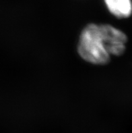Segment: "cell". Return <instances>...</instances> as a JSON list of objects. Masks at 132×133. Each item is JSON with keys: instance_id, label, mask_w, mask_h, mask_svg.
<instances>
[{"instance_id": "cell-2", "label": "cell", "mask_w": 132, "mask_h": 133, "mask_svg": "<svg viewBox=\"0 0 132 133\" xmlns=\"http://www.w3.org/2000/svg\"><path fill=\"white\" fill-rule=\"evenodd\" d=\"M105 48L110 56H121L126 49L127 37L119 29L110 24H99Z\"/></svg>"}, {"instance_id": "cell-3", "label": "cell", "mask_w": 132, "mask_h": 133, "mask_svg": "<svg viewBox=\"0 0 132 133\" xmlns=\"http://www.w3.org/2000/svg\"><path fill=\"white\" fill-rule=\"evenodd\" d=\"M109 12L119 18H127L132 14V0H104Z\"/></svg>"}, {"instance_id": "cell-1", "label": "cell", "mask_w": 132, "mask_h": 133, "mask_svg": "<svg viewBox=\"0 0 132 133\" xmlns=\"http://www.w3.org/2000/svg\"><path fill=\"white\" fill-rule=\"evenodd\" d=\"M78 54L82 59L96 65H106L110 62L99 24H90L82 30L78 46Z\"/></svg>"}]
</instances>
